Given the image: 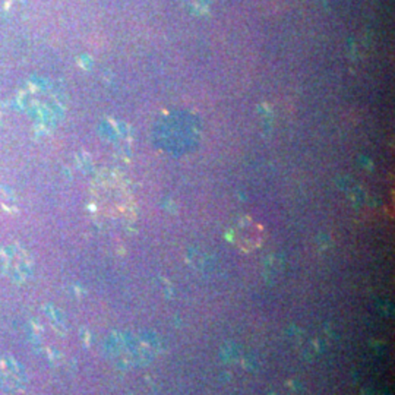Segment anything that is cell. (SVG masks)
<instances>
[{
	"mask_svg": "<svg viewBox=\"0 0 395 395\" xmlns=\"http://www.w3.org/2000/svg\"><path fill=\"white\" fill-rule=\"evenodd\" d=\"M0 386L9 392L21 391L25 386L24 369L15 359L0 357Z\"/></svg>",
	"mask_w": 395,
	"mask_h": 395,
	"instance_id": "6da1fadb",
	"label": "cell"
}]
</instances>
